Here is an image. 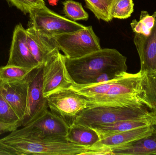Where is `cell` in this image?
I'll use <instances>...</instances> for the list:
<instances>
[{
  "label": "cell",
  "mask_w": 156,
  "mask_h": 155,
  "mask_svg": "<svg viewBox=\"0 0 156 155\" xmlns=\"http://www.w3.org/2000/svg\"><path fill=\"white\" fill-rule=\"evenodd\" d=\"M144 72L125 73L113 80L98 83L76 84L73 90L87 97L90 107L147 104L144 99Z\"/></svg>",
  "instance_id": "1"
},
{
  "label": "cell",
  "mask_w": 156,
  "mask_h": 155,
  "mask_svg": "<svg viewBox=\"0 0 156 155\" xmlns=\"http://www.w3.org/2000/svg\"><path fill=\"white\" fill-rule=\"evenodd\" d=\"M126 61L127 58L116 49L101 48L80 58H66V65L74 83L85 85L91 83L103 72H126Z\"/></svg>",
  "instance_id": "2"
},
{
  "label": "cell",
  "mask_w": 156,
  "mask_h": 155,
  "mask_svg": "<svg viewBox=\"0 0 156 155\" xmlns=\"http://www.w3.org/2000/svg\"><path fill=\"white\" fill-rule=\"evenodd\" d=\"M3 142L19 155H93L99 149L73 143L66 137L40 140L16 138Z\"/></svg>",
  "instance_id": "3"
},
{
  "label": "cell",
  "mask_w": 156,
  "mask_h": 155,
  "mask_svg": "<svg viewBox=\"0 0 156 155\" xmlns=\"http://www.w3.org/2000/svg\"><path fill=\"white\" fill-rule=\"evenodd\" d=\"M156 116L146 105L131 106H98L82 111L74 123L90 127L97 125L112 123L119 121Z\"/></svg>",
  "instance_id": "4"
},
{
  "label": "cell",
  "mask_w": 156,
  "mask_h": 155,
  "mask_svg": "<svg viewBox=\"0 0 156 155\" xmlns=\"http://www.w3.org/2000/svg\"><path fill=\"white\" fill-rule=\"evenodd\" d=\"M69 126L66 121L53 113L49 108L36 119L20 129L11 132L1 139L2 142L16 138L40 139L66 137Z\"/></svg>",
  "instance_id": "5"
},
{
  "label": "cell",
  "mask_w": 156,
  "mask_h": 155,
  "mask_svg": "<svg viewBox=\"0 0 156 155\" xmlns=\"http://www.w3.org/2000/svg\"><path fill=\"white\" fill-rule=\"evenodd\" d=\"M52 37L59 51L68 59L80 58L101 49L100 40L91 26Z\"/></svg>",
  "instance_id": "6"
},
{
  "label": "cell",
  "mask_w": 156,
  "mask_h": 155,
  "mask_svg": "<svg viewBox=\"0 0 156 155\" xmlns=\"http://www.w3.org/2000/svg\"><path fill=\"white\" fill-rule=\"evenodd\" d=\"M29 14L31 26L49 37L76 32L86 27L54 12L46 5L33 8Z\"/></svg>",
  "instance_id": "7"
},
{
  "label": "cell",
  "mask_w": 156,
  "mask_h": 155,
  "mask_svg": "<svg viewBox=\"0 0 156 155\" xmlns=\"http://www.w3.org/2000/svg\"><path fill=\"white\" fill-rule=\"evenodd\" d=\"M51 112L66 121L69 126L84 109L90 107L89 100L72 89L63 90L47 97Z\"/></svg>",
  "instance_id": "8"
},
{
  "label": "cell",
  "mask_w": 156,
  "mask_h": 155,
  "mask_svg": "<svg viewBox=\"0 0 156 155\" xmlns=\"http://www.w3.org/2000/svg\"><path fill=\"white\" fill-rule=\"evenodd\" d=\"M66 59V56L59 51L43 65V94L45 98L69 89L74 84L67 69Z\"/></svg>",
  "instance_id": "9"
},
{
  "label": "cell",
  "mask_w": 156,
  "mask_h": 155,
  "mask_svg": "<svg viewBox=\"0 0 156 155\" xmlns=\"http://www.w3.org/2000/svg\"><path fill=\"white\" fill-rule=\"evenodd\" d=\"M43 65L32 70L27 76L28 83L27 105L22 126L36 119L48 109L47 98L43 94Z\"/></svg>",
  "instance_id": "10"
},
{
  "label": "cell",
  "mask_w": 156,
  "mask_h": 155,
  "mask_svg": "<svg viewBox=\"0 0 156 155\" xmlns=\"http://www.w3.org/2000/svg\"><path fill=\"white\" fill-rule=\"evenodd\" d=\"M7 66L35 69L39 65L30 52L27 43L26 29L21 24L15 27Z\"/></svg>",
  "instance_id": "11"
},
{
  "label": "cell",
  "mask_w": 156,
  "mask_h": 155,
  "mask_svg": "<svg viewBox=\"0 0 156 155\" xmlns=\"http://www.w3.org/2000/svg\"><path fill=\"white\" fill-rule=\"evenodd\" d=\"M0 92L22 124L27 105L28 83L27 77L21 81H0Z\"/></svg>",
  "instance_id": "12"
},
{
  "label": "cell",
  "mask_w": 156,
  "mask_h": 155,
  "mask_svg": "<svg viewBox=\"0 0 156 155\" xmlns=\"http://www.w3.org/2000/svg\"><path fill=\"white\" fill-rule=\"evenodd\" d=\"M26 33L27 46L39 65L60 51L53 37L40 34L32 26L26 29Z\"/></svg>",
  "instance_id": "13"
},
{
  "label": "cell",
  "mask_w": 156,
  "mask_h": 155,
  "mask_svg": "<svg viewBox=\"0 0 156 155\" xmlns=\"http://www.w3.org/2000/svg\"><path fill=\"white\" fill-rule=\"evenodd\" d=\"M134 42L140 57V71L156 72V17L150 34H135Z\"/></svg>",
  "instance_id": "14"
},
{
  "label": "cell",
  "mask_w": 156,
  "mask_h": 155,
  "mask_svg": "<svg viewBox=\"0 0 156 155\" xmlns=\"http://www.w3.org/2000/svg\"><path fill=\"white\" fill-rule=\"evenodd\" d=\"M156 123V116L134 120L119 121L112 123L97 125L91 127L99 134L100 139L112 135L132 129L153 125Z\"/></svg>",
  "instance_id": "15"
},
{
  "label": "cell",
  "mask_w": 156,
  "mask_h": 155,
  "mask_svg": "<svg viewBox=\"0 0 156 155\" xmlns=\"http://www.w3.org/2000/svg\"><path fill=\"white\" fill-rule=\"evenodd\" d=\"M153 131V125H150L118 133L100 139L92 147L111 148L120 146L150 135Z\"/></svg>",
  "instance_id": "16"
},
{
  "label": "cell",
  "mask_w": 156,
  "mask_h": 155,
  "mask_svg": "<svg viewBox=\"0 0 156 155\" xmlns=\"http://www.w3.org/2000/svg\"><path fill=\"white\" fill-rule=\"evenodd\" d=\"M112 155H156V131L128 143L111 148Z\"/></svg>",
  "instance_id": "17"
},
{
  "label": "cell",
  "mask_w": 156,
  "mask_h": 155,
  "mask_svg": "<svg viewBox=\"0 0 156 155\" xmlns=\"http://www.w3.org/2000/svg\"><path fill=\"white\" fill-rule=\"evenodd\" d=\"M66 138L70 143L89 147H92L100 140L98 133L91 127L75 123L69 126Z\"/></svg>",
  "instance_id": "18"
},
{
  "label": "cell",
  "mask_w": 156,
  "mask_h": 155,
  "mask_svg": "<svg viewBox=\"0 0 156 155\" xmlns=\"http://www.w3.org/2000/svg\"><path fill=\"white\" fill-rule=\"evenodd\" d=\"M142 85L144 99L156 114V72H144Z\"/></svg>",
  "instance_id": "19"
},
{
  "label": "cell",
  "mask_w": 156,
  "mask_h": 155,
  "mask_svg": "<svg viewBox=\"0 0 156 155\" xmlns=\"http://www.w3.org/2000/svg\"><path fill=\"white\" fill-rule=\"evenodd\" d=\"M86 7L98 20L110 22L112 20L111 11L114 0H84Z\"/></svg>",
  "instance_id": "20"
},
{
  "label": "cell",
  "mask_w": 156,
  "mask_h": 155,
  "mask_svg": "<svg viewBox=\"0 0 156 155\" xmlns=\"http://www.w3.org/2000/svg\"><path fill=\"white\" fill-rule=\"evenodd\" d=\"M34 69L15 66H2L0 67V79L2 81H21L25 79Z\"/></svg>",
  "instance_id": "21"
},
{
  "label": "cell",
  "mask_w": 156,
  "mask_h": 155,
  "mask_svg": "<svg viewBox=\"0 0 156 155\" xmlns=\"http://www.w3.org/2000/svg\"><path fill=\"white\" fill-rule=\"evenodd\" d=\"M63 5L64 13L69 20L75 22L88 20L89 15L80 3L73 0H67L63 2Z\"/></svg>",
  "instance_id": "22"
},
{
  "label": "cell",
  "mask_w": 156,
  "mask_h": 155,
  "mask_svg": "<svg viewBox=\"0 0 156 155\" xmlns=\"http://www.w3.org/2000/svg\"><path fill=\"white\" fill-rule=\"evenodd\" d=\"M133 0H114L111 15L113 18L125 19L129 18L134 11Z\"/></svg>",
  "instance_id": "23"
},
{
  "label": "cell",
  "mask_w": 156,
  "mask_h": 155,
  "mask_svg": "<svg viewBox=\"0 0 156 155\" xmlns=\"http://www.w3.org/2000/svg\"><path fill=\"white\" fill-rule=\"evenodd\" d=\"M0 122L7 124L20 123L19 119L0 92Z\"/></svg>",
  "instance_id": "24"
},
{
  "label": "cell",
  "mask_w": 156,
  "mask_h": 155,
  "mask_svg": "<svg viewBox=\"0 0 156 155\" xmlns=\"http://www.w3.org/2000/svg\"><path fill=\"white\" fill-rule=\"evenodd\" d=\"M25 14L30 12L33 8L45 6L44 0H6Z\"/></svg>",
  "instance_id": "25"
},
{
  "label": "cell",
  "mask_w": 156,
  "mask_h": 155,
  "mask_svg": "<svg viewBox=\"0 0 156 155\" xmlns=\"http://www.w3.org/2000/svg\"><path fill=\"white\" fill-rule=\"evenodd\" d=\"M124 73H120L113 72H105L99 74L95 76L93 79L91 83H102V82H108L115 79L119 76L122 75Z\"/></svg>",
  "instance_id": "26"
},
{
  "label": "cell",
  "mask_w": 156,
  "mask_h": 155,
  "mask_svg": "<svg viewBox=\"0 0 156 155\" xmlns=\"http://www.w3.org/2000/svg\"><path fill=\"white\" fill-rule=\"evenodd\" d=\"M156 12L154 15H149L147 12L143 11L140 16V22H142L146 27L150 30H152L155 22Z\"/></svg>",
  "instance_id": "27"
},
{
  "label": "cell",
  "mask_w": 156,
  "mask_h": 155,
  "mask_svg": "<svg viewBox=\"0 0 156 155\" xmlns=\"http://www.w3.org/2000/svg\"><path fill=\"white\" fill-rule=\"evenodd\" d=\"M131 27L135 34H142L144 35H148L151 33V30L148 29L140 21L134 20L131 23Z\"/></svg>",
  "instance_id": "28"
},
{
  "label": "cell",
  "mask_w": 156,
  "mask_h": 155,
  "mask_svg": "<svg viewBox=\"0 0 156 155\" xmlns=\"http://www.w3.org/2000/svg\"><path fill=\"white\" fill-rule=\"evenodd\" d=\"M22 126L20 123L7 124L0 122V135L5 133L13 132Z\"/></svg>",
  "instance_id": "29"
},
{
  "label": "cell",
  "mask_w": 156,
  "mask_h": 155,
  "mask_svg": "<svg viewBox=\"0 0 156 155\" xmlns=\"http://www.w3.org/2000/svg\"><path fill=\"white\" fill-rule=\"evenodd\" d=\"M0 155H19L15 149L2 142L0 139Z\"/></svg>",
  "instance_id": "30"
},
{
  "label": "cell",
  "mask_w": 156,
  "mask_h": 155,
  "mask_svg": "<svg viewBox=\"0 0 156 155\" xmlns=\"http://www.w3.org/2000/svg\"><path fill=\"white\" fill-rule=\"evenodd\" d=\"M58 0H48V2L51 5H56L57 4Z\"/></svg>",
  "instance_id": "31"
},
{
  "label": "cell",
  "mask_w": 156,
  "mask_h": 155,
  "mask_svg": "<svg viewBox=\"0 0 156 155\" xmlns=\"http://www.w3.org/2000/svg\"><path fill=\"white\" fill-rule=\"evenodd\" d=\"M153 128H154V130H155V131H156V123L155 124H154L153 125Z\"/></svg>",
  "instance_id": "32"
},
{
  "label": "cell",
  "mask_w": 156,
  "mask_h": 155,
  "mask_svg": "<svg viewBox=\"0 0 156 155\" xmlns=\"http://www.w3.org/2000/svg\"><path fill=\"white\" fill-rule=\"evenodd\" d=\"M0 81H1V79H0Z\"/></svg>",
  "instance_id": "33"
}]
</instances>
